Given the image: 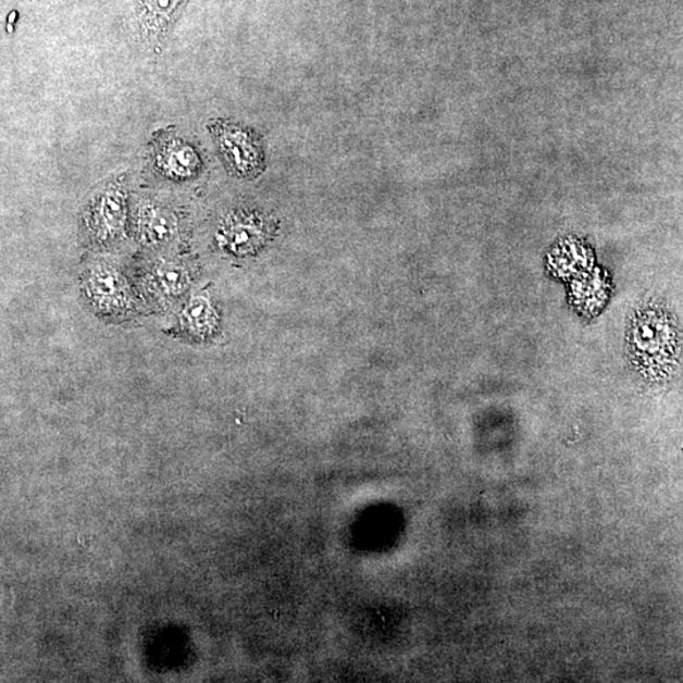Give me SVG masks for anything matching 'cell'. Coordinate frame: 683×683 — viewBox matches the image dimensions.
Instances as JSON below:
<instances>
[{"instance_id": "cell-6", "label": "cell", "mask_w": 683, "mask_h": 683, "mask_svg": "<svg viewBox=\"0 0 683 683\" xmlns=\"http://www.w3.org/2000/svg\"><path fill=\"white\" fill-rule=\"evenodd\" d=\"M135 219L137 236L146 245H165L176 236L175 215L164 207L146 201L138 207Z\"/></svg>"}, {"instance_id": "cell-8", "label": "cell", "mask_w": 683, "mask_h": 683, "mask_svg": "<svg viewBox=\"0 0 683 683\" xmlns=\"http://www.w3.org/2000/svg\"><path fill=\"white\" fill-rule=\"evenodd\" d=\"M190 278L188 271L178 263L162 261L157 263L149 275L151 290L165 299L182 297L188 289Z\"/></svg>"}, {"instance_id": "cell-3", "label": "cell", "mask_w": 683, "mask_h": 683, "mask_svg": "<svg viewBox=\"0 0 683 683\" xmlns=\"http://www.w3.org/2000/svg\"><path fill=\"white\" fill-rule=\"evenodd\" d=\"M85 294L98 312L120 314L132 305L129 285L119 270L111 266H96L89 270L85 281Z\"/></svg>"}, {"instance_id": "cell-2", "label": "cell", "mask_w": 683, "mask_h": 683, "mask_svg": "<svg viewBox=\"0 0 683 683\" xmlns=\"http://www.w3.org/2000/svg\"><path fill=\"white\" fill-rule=\"evenodd\" d=\"M85 223L92 238L99 244L115 243L127 226V197L119 186L99 193L92 199Z\"/></svg>"}, {"instance_id": "cell-5", "label": "cell", "mask_w": 683, "mask_h": 683, "mask_svg": "<svg viewBox=\"0 0 683 683\" xmlns=\"http://www.w3.org/2000/svg\"><path fill=\"white\" fill-rule=\"evenodd\" d=\"M221 152L228 165L240 175L251 174L260 165L258 146L248 132L236 126L220 129Z\"/></svg>"}, {"instance_id": "cell-4", "label": "cell", "mask_w": 683, "mask_h": 683, "mask_svg": "<svg viewBox=\"0 0 683 683\" xmlns=\"http://www.w3.org/2000/svg\"><path fill=\"white\" fill-rule=\"evenodd\" d=\"M154 164L162 175L174 181L197 175L200 167L199 154L183 139L171 138L162 141L154 150Z\"/></svg>"}, {"instance_id": "cell-9", "label": "cell", "mask_w": 683, "mask_h": 683, "mask_svg": "<svg viewBox=\"0 0 683 683\" xmlns=\"http://www.w3.org/2000/svg\"><path fill=\"white\" fill-rule=\"evenodd\" d=\"M222 239L232 252L243 254L258 246L260 231L250 220L235 216L223 227Z\"/></svg>"}, {"instance_id": "cell-1", "label": "cell", "mask_w": 683, "mask_h": 683, "mask_svg": "<svg viewBox=\"0 0 683 683\" xmlns=\"http://www.w3.org/2000/svg\"><path fill=\"white\" fill-rule=\"evenodd\" d=\"M631 349L635 360L650 370H667L676 359L678 333L661 313L648 312L633 324Z\"/></svg>"}, {"instance_id": "cell-10", "label": "cell", "mask_w": 683, "mask_h": 683, "mask_svg": "<svg viewBox=\"0 0 683 683\" xmlns=\"http://www.w3.org/2000/svg\"><path fill=\"white\" fill-rule=\"evenodd\" d=\"M182 323L186 330L196 335L204 336L211 333L215 325V312L204 297L193 298L183 310Z\"/></svg>"}, {"instance_id": "cell-7", "label": "cell", "mask_w": 683, "mask_h": 683, "mask_svg": "<svg viewBox=\"0 0 683 683\" xmlns=\"http://www.w3.org/2000/svg\"><path fill=\"white\" fill-rule=\"evenodd\" d=\"M184 0H139L138 27L146 44H161L167 35L171 21Z\"/></svg>"}]
</instances>
